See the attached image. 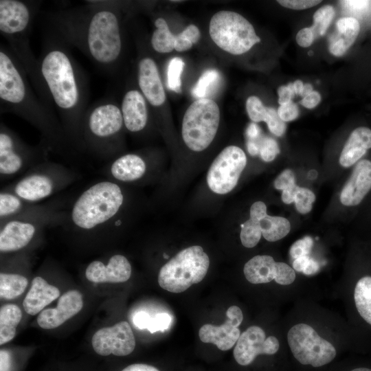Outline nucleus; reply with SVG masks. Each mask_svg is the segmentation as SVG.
I'll list each match as a JSON object with an SVG mask.
<instances>
[{"mask_svg":"<svg viewBox=\"0 0 371 371\" xmlns=\"http://www.w3.org/2000/svg\"><path fill=\"white\" fill-rule=\"evenodd\" d=\"M11 356L6 350L0 351V371H10L11 369Z\"/></svg>","mask_w":371,"mask_h":371,"instance_id":"nucleus-54","label":"nucleus"},{"mask_svg":"<svg viewBox=\"0 0 371 371\" xmlns=\"http://www.w3.org/2000/svg\"><path fill=\"white\" fill-rule=\"evenodd\" d=\"M247 164L244 151L236 146L225 148L211 164L207 175L210 189L218 194L231 192Z\"/></svg>","mask_w":371,"mask_h":371,"instance_id":"nucleus-14","label":"nucleus"},{"mask_svg":"<svg viewBox=\"0 0 371 371\" xmlns=\"http://www.w3.org/2000/svg\"><path fill=\"white\" fill-rule=\"evenodd\" d=\"M246 279L251 284L268 283L274 280L281 285H289L295 280L293 268L284 262H277L273 257L258 255L247 261L243 269Z\"/></svg>","mask_w":371,"mask_h":371,"instance_id":"nucleus-16","label":"nucleus"},{"mask_svg":"<svg viewBox=\"0 0 371 371\" xmlns=\"http://www.w3.org/2000/svg\"><path fill=\"white\" fill-rule=\"evenodd\" d=\"M370 191L371 160L362 159L354 166L349 179L344 186L340 201L345 206H357Z\"/></svg>","mask_w":371,"mask_h":371,"instance_id":"nucleus-21","label":"nucleus"},{"mask_svg":"<svg viewBox=\"0 0 371 371\" xmlns=\"http://www.w3.org/2000/svg\"><path fill=\"white\" fill-rule=\"evenodd\" d=\"M295 175L293 171L290 169H286L276 177L274 181V187L277 190H283L295 184Z\"/></svg>","mask_w":371,"mask_h":371,"instance_id":"nucleus-45","label":"nucleus"},{"mask_svg":"<svg viewBox=\"0 0 371 371\" xmlns=\"http://www.w3.org/2000/svg\"><path fill=\"white\" fill-rule=\"evenodd\" d=\"M126 204V195L120 183L106 178L98 181L67 209L62 226L85 236H108L124 226Z\"/></svg>","mask_w":371,"mask_h":371,"instance_id":"nucleus-4","label":"nucleus"},{"mask_svg":"<svg viewBox=\"0 0 371 371\" xmlns=\"http://www.w3.org/2000/svg\"><path fill=\"white\" fill-rule=\"evenodd\" d=\"M226 315L227 319L221 326L206 324L201 327L199 336L201 341L214 344L223 351L231 349L236 344L240 335L238 326L243 319L242 311L237 306H231Z\"/></svg>","mask_w":371,"mask_h":371,"instance_id":"nucleus-18","label":"nucleus"},{"mask_svg":"<svg viewBox=\"0 0 371 371\" xmlns=\"http://www.w3.org/2000/svg\"><path fill=\"white\" fill-rule=\"evenodd\" d=\"M334 16L335 10L330 5H325L317 10L313 14V25L311 27L315 36L324 35Z\"/></svg>","mask_w":371,"mask_h":371,"instance_id":"nucleus-35","label":"nucleus"},{"mask_svg":"<svg viewBox=\"0 0 371 371\" xmlns=\"http://www.w3.org/2000/svg\"><path fill=\"white\" fill-rule=\"evenodd\" d=\"M69 47L47 27L38 58V71L49 108L58 117L74 152L82 153H85L82 122L89 107V86Z\"/></svg>","mask_w":371,"mask_h":371,"instance_id":"nucleus-1","label":"nucleus"},{"mask_svg":"<svg viewBox=\"0 0 371 371\" xmlns=\"http://www.w3.org/2000/svg\"><path fill=\"white\" fill-rule=\"evenodd\" d=\"M65 201L54 200L38 205L27 213L0 222V251H19L47 227L62 225L67 214Z\"/></svg>","mask_w":371,"mask_h":371,"instance_id":"nucleus-7","label":"nucleus"},{"mask_svg":"<svg viewBox=\"0 0 371 371\" xmlns=\"http://www.w3.org/2000/svg\"><path fill=\"white\" fill-rule=\"evenodd\" d=\"M277 112L280 118L284 122H290L294 120L299 115L298 106L292 101L286 104L280 105Z\"/></svg>","mask_w":371,"mask_h":371,"instance_id":"nucleus-43","label":"nucleus"},{"mask_svg":"<svg viewBox=\"0 0 371 371\" xmlns=\"http://www.w3.org/2000/svg\"><path fill=\"white\" fill-rule=\"evenodd\" d=\"M287 340L293 357L303 365L321 367L331 362L336 349L311 326L297 324L289 330Z\"/></svg>","mask_w":371,"mask_h":371,"instance_id":"nucleus-13","label":"nucleus"},{"mask_svg":"<svg viewBox=\"0 0 371 371\" xmlns=\"http://www.w3.org/2000/svg\"><path fill=\"white\" fill-rule=\"evenodd\" d=\"M315 38L311 27H304L299 30L296 34V42L302 47H307L312 45Z\"/></svg>","mask_w":371,"mask_h":371,"instance_id":"nucleus-46","label":"nucleus"},{"mask_svg":"<svg viewBox=\"0 0 371 371\" xmlns=\"http://www.w3.org/2000/svg\"><path fill=\"white\" fill-rule=\"evenodd\" d=\"M124 124L120 106L105 98L89 106L82 122L85 152L102 160L120 156Z\"/></svg>","mask_w":371,"mask_h":371,"instance_id":"nucleus-6","label":"nucleus"},{"mask_svg":"<svg viewBox=\"0 0 371 371\" xmlns=\"http://www.w3.org/2000/svg\"><path fill=\"white\" fill-rule=\"evenodd\" d=\"M122 371H159L157 368L144 363L131 364Z\"/></svg>","mask_w":371,"mask_h":371,"instance_id":"nucleus-55","label":"nucleus"},{"mask_svg":"<svg viewBox=\"0 0 371 371\" xmlns=\"http://www.w3.org/2000/svg\"><path fill=\"white\" fill-rule=\"evenodd\" d=\"M315 200V195L311 190L300 187L294 201L296 210L301 214L308 213Z\"/></svg>","mask_w":371,"mask_h":371,"instance_id":"nucleus-38","label":"nucleus"},{"mask_svg":"<svg viewBox=\"0 0 371 371\" xmlns=\"http://www.w3.org/2000/svg\"><path fill=\"white\" fill-rule=\"evenodd\" d=\"M41 4L39 1L1 0L0 32L24 68L37 95L49 108L38 71V58L30 45L31 28Z\"/></svg>","mask_w":371,"mask_h":371,"instance_id":"nucleus-5","label":"nucleus"},{"mask_svg":"<svg viewBox=\"0 0 371 371\" xmlns=\"http://www.w3.org/2000/svg\"><path fill=\"white\" fill-rule=\"evenodd\" d=\"M321 102V95L316 91H313L309 94L303 97L300 101L301 104L307 109L316 107Z\"/></svg>","mask_w":371,"mask_h":371,"instance_id":"nucleus-49","label":"nucleus"},{"mask_svg":"<svg viewBox=\"0 0 371 371\" xmlns=\"http://www.w3.org/2000/svg\"><path fill=\"white\" fill-rule=\"evenodd\" d=\"M151 319V316L145 311H139L133 316V324L139 329H147Z\"/></svg>","mask_w":371,"mask_h":371,"instance_id":"nucleus-48","label":"nucleus"},{"mask_svg":"<svg viewBox=\"0 0 371 371\" xmlns=\"http://www.w3.org/2000/svg\"><path fill=\"white\" fill-rule=\"evenodd\" d=\"M269 130L276 136H282L285 132L286 124L278 116L277 111L271 107H268L267 118L265 121Z\"/></svg>","mask_w":371,"mask_h":371,"instance_id":"nucleus-40","label":"nucleus"},{"mask_svg":"<svg viewBox=\"0 0 371 371\" xmlns=\"http://www.w3.org/2000/svg\"><path fill=\"white\" fill-rule=\"evenodd\" d=\"M246 135L248 139H259L260 138V128L256 123H251L247 128Z\"/></svg>","mask_w":371,"mask_h":371,"instance_id":"nucleus-56","label":"nucleus"},{"mask_svg":"<svg viewBox=\"0 0 371 371\" xmlns=\"http://www.w3.org/2000/svg\"><path fill=\"white\" fill-rule=\"evenodd\" d=\"M91 344L94 351L101 356L113 354L122 357L133 351L135 339L129 324L122 321L96 331L92 337Z\"/></svg>","mask_w":371,"mask_h":371,"instance_id":"nucleus-15","label":"nucleus"},{"mask_svg":"<svg viewBox=\"0 0 371 371\" xmlns=\"http://www.w3.org/2000/svg\"><path fill=\"white\" fill-rule=\"evenodd\" d=\"M267 214V206L262 201H256L251 206L250 218L259 221Z\"/></svg>","mask_w":371,"mask_h":371,"instance_id":"nucleus-50","label":"nucleus"},{"mask_svg":"<svg viewBox=\"0 0 371 371\" xmlns=\"http://www.w3.org/2000/svg\"><path fill=\"white\" fill-rule=\"evenodd\" d=\"M319 266L317 262H316L314 259L310 258L302 273L306 276L313 275L319 271Z\"/></svg>","mask_w":371,"mask_h":371,"instance_id":"nucleus-58","label":"nucleus"},{"mask_svg":"<svg viewBox=\"0 0 371 371\" xmlns=\"http://www.w3.org/2000/svg\"><path fill=\"white\" fill-rule=\"evenodd\" d=\"M279 347L280 344L276 337L269 336L266 338L262 328L252 326L240 334L233 355L238 364L248 366L258 355H274Z\"/></svg>","mask_w":371,"mask_h":371,"instance_id":"nucleus-17","label":"nucleus"},{"mask_svg":"<svg viewBox=\"0 0 371 371\" xmlns=\"http://www.w3.org/2000/svg\"><path fill=\"white\" fill-rule=\"evenodd\" d=\"M313 91V87L311 84H305L304 86V89L302 93V97L306 96Z\"/></svg>","mask_w":371,"mask_h":371,"instance_id":"nucleus-62","label":"nucleus"},{"mask_svg":"<svg viewBox=\"0 0 371 371\" xmlns=\"http://www.w3.org/2000/svg\"><path fill=\"white\" fill-rule=\"evenodd\" d=\"M82 306V294L77 290L67 291L60 297L56 308H47L40 313L37 323L44 329L57 328L78 313Z\"/></svg>","mask_w":371,"mask_h":371,"instance_id":"nucleus-22","label":"nucleus"},{"mask_svg":"<svg viewBox=\"0 0 371 371\" xmlns=\"http://www.w3.org/2000/svg\"><path fill=\"white\" fill-rule=\"evenodd\" d=\"M137 84L147 102L154 107L163 105L166 93L155 60L149 56L142 57L137 65Z\"/></svg>","mask_w":371,"mask_h":371,"instance_id":"nucleus-23","label":"nucleus"},{"mask_svg":"<svg viewBox=\"0 0 371 371\" xmlns=\"http://www.w3.org/2000/svg\"><path fill=\"white\" fill-rule=\"evenodd\" d=\"M304 84L300 80H297L293 82V87L295 95H302Z\"/></svg>","mask_w":371,"mask_h":371,"instance_id":"nucleus-61","label":"nucleus"},{"mask_svg":"<svg viewBox=\"0 0 371 371\" xmlns=\"http://www.w3.org/2000/svg\"><path fill=\"white\" fill-rule=\"evenodd\" d=\"M172 317L166 313H160L151 317L147 330L150 333L157 331L164 332L168 330L171 324Z\"/></svg>","mask_w":371,"mask_h":371,"instance_id":"nucleus-42","label":"nucleus"},{"mask_svg":"<svg viewBox=\"0 0 371 371\" xmlns=\"http://www.w3.org/2000/svg\"><path fill=\"white\" fill-rule=\"evenodd\" d=\"M148 172V164L142 155L127 153L107 162L102 174L117 183H133L142 179Z\"/></svg>","mask_w":371,"mask_h":371,"instance_id":"nucleus-20","label":"nucleus"},{"mask_svg":"<svg viewBox=\"0 0 371 371\" xmlns=\"http://www.w3.org/2000/svg\"><path fill=\"white\" fill-rule=\"evenodd\" d=\"M210 258L199 245L188 247L161 267L158 275L159 286L172 293H181L205 278Z\"/></svg>","mask_w":371,"mask_h":371,"instance_id":"nucleus-9","label":"nucleus"},{"mask_svg":"<svg viewBox=\"0 0 371 371\" xmlns=\"http://www.w3.org/2000/svg\"><path fill=\"white\" fill-rule=\"evenodd\" d=\"M209 33L219 48L234 55L248 52L260 41L253 25L241 14L232 11L215 13L210 21Z\"/></svg>","mask_w":371,"mask_h":371,"instance_id":"nucleus-11","label":"nucleus"},{"mask_svg":"<svg viewBox=\"0 0 371 371\" xmlns=\"http://www.w3.org/2000/svg\"><path fill=\"white\" fill-rule=\"evenodd\" d=\"M246 110L249 118L254 122H265L267 118L268 107H266L256 96L252 95L247 98Z\"/></svg>","mask_w":371,"mask_h":371,"instance_id":"nucleus-37","label":"nucleus"},{"mask_svg":"<svg viewBox=\"0 0 371 371\" xmlns=\"http://www.w3.org/2000/svg\"><path fill=\"white\" fill-rule=\"evenodd\" d=\"M280 153L277 142L269 137L261 138L260 141L259 154L262 159L266 162L273 161Z\"/></svg>","mask_w":371,"mask_h":371,"instance_id":"nucleus-39","label":"nucleus"},{"mask_svg":"<svg viewBox=\"0 0 371 371\" xmlns=\"http://www.w3.org/2000/svg\"><path fill=\"white\" fill-rule=\"evenodd\" d=\"M278 103L282 105L292 101L295 93L293 87V83L287 85H282L278 89Z\"/></svg>","mask_w":371,"mask_h":371,"instance_id":"nucleus-47","label":"nucleus"},{"mask_svg":"<svg viewBox=\"0 0 371 371\" xmlns=\"http://www.w3.org/2000/svg\"><path fill=\"white\" fill-rule=\"evenodd\" d=\"M29 78L9 47H0V112L21 117L41 135L49 152L63 156L75 153L57 115L35 94Z\"/></svg>","mask_w":371,"mask_h":371,"instance_id":"nucleus-3","label":"nucleus"},{"mask_svg":"<svg viewBox=\"0 0 371 371\" xmlns=\"http://www.w3.org/2000/svg\"><path fill=\"white\" fill-rule=\"evenodd\" d=\"M28 284L27 278L19 273H0V296L6 300H12L21 295Z\"/></svg>","mask_w":371,"mask_h":371,"instance_id":"nucleus-32","label":"nucleus"},{"mask_svg":"<svg viewBox=\"0 0 371 371\" xmlns=\"http://www.w3.org/2000/svg\"><path fill=\"white\" fill-rule=\"evenodd\" d=\"M371 148V129L366 126L355 128L350 134L339 157L344 168L355 166Z\"/></svg>","mask_w":371,"mask_h":371,"instance_id":"nucleus-26","label":"nucleus"},{"mask_svg":"<svg viewBox=\"0 0 371 371\" xmlns=\"http://www.w3.org/2000/svg\"><path fill=\"white\" fill-rule=\"evenodd\" d=\"M22 318L20 308L14 304H7L0 309V344L11 341L15 336L16 327Z\"/></svg>","mask_w":371,"mask_h":371,"instance_id":"nucleus-29","label":"nucleus"},{"mask_svg":"<svg viewBox=\"0 0 371 371\" xmlns=\"http://www.w3.org/2000/svg\"><path fill=\"white\" fill-rule=\"evenodd\" d=\"M49 150L39 142L31 146L3 122L0 124V179L22 176L37 164L48 160Z\"/></svg>","mask_w":371,"mask_h":371,"instance_id":"nucleus-10","label":"nucleus"},{"mask_svg":"<svg viewBox=\"0 0 371 371\" xmlns=\"http://www.w3.org/2000/svg\"><path fill=\"white\" fill-rule=\"evenodd\" d=\"M313 245V238L306 236L295 241L290 248V255L295 260L309 254Z\"/></svg>","mask_w":371,"mask_h":371,"instance_id":"nucleus-41","label":"nucleus"},{"mask_svg":"<svg viewBox=\"0 0 371 371\" xmlns=\"http://www.w3.org/2000/svg\"><path fill=\"white\" fill-rule=\"evenodd\" d=\"M184 65L183 60L179 57L172 58L170 60L167 69V87L171 91L181 92V76Z\"/></svg>","mask_w":371,"mask_h":371,"instance_id":"nucleus-36","label":"nucleus"},{"mask_svg":"<svg viewBox=\"0 0 371 371\" xmlns=\"http://www.w3.org/2000/svg\"><path fill=\"white\" fill-rule=\"evenodd\" d=\"M219 122V107L214 100H195L183 115L181 134L184 143L193 151H203L214 139Z\"/></svg>","mask_w":371,"mask_h":371,"instance_id":"nucleus-12","label":"nucleus"},{"mask_svg":"<svg viewBox=\"0 0 371 371\" xmlns=\"http://www.w3.org/2000/svg\"><path fill=\"white\" fill-rule=\"evenodd\" d=\"M38 204L23 200L3 188L0 192V222L27 213Z\"/></svg>","mask_w":371,"mask_h":371,"instance_id":"nucleus-28","label":"nucleus"},{"mask_svg":"<svg viewBox=\"0 0 371 371\" xmlns=\"http://www.w3.org/2000/svg\"><path fill=\"white\" fill-rule=\"evenodd\" d=\"M132 268L130 262L123 255L114 254L106 262L96 260L85 269L86 278L95 283H120L131 278Z\"/></svg>","mask_w":371,"mask_h":371,"instance_id":"nucleus-19","label":"nucleus"},{"mask_svg":"<svg viewBox=\"0 0 371 371\" xmlns=\"http://www.w3.org/2000/svg\"><path fill=\"white\" fill-rule=\"evenodd\" d=\"M87 2L83 6L46 13L45 21L48 28L108 75L123 52L120 13L113 1Z\"/></svg>","mask_w":371,"mask_h":371,"instance_id":"nucleus-2","label":"nucleus"},{"mask_svg":"<svg viewBox=\"0 0 371 371\" xmlns=\"http://www.w3.org/2000/svg\"><path fill=\"white\" fill-rule=\"evenodd\" d=\"M309 259L310 257L308 256L295 259L293 262V269L298 272H302Z\"/></svg>","mask_w":371,"mask_h":371,"instance_id":"nucleus-59","label":"nucleus"},{"mask_svg":"<svg viewBox=\"0 0 371 371\" xmlns=\"http://www.w3.org/2000/svg\"><path fill=\"white\" fill-rule=\"evenodd\" d=\"M79 177L74 170L48 159L32 167L4 188L23 200L38 203L64 190Z\"/></svg>","mask_w":371,"mask_h":371,"instance_id":"nucleus-8","label":"nucleus"},{"mask_svg":"<svg viewBox=\"0 0 371 371\" xmlns=\"http://www.w3.org/2000/svg\"><path fill=\"white\" fill-rule=\"evenodd\" d=\"M125 128L134 133L144 130L148 122L147 101L140 89H129L120 106Z\"/></svg>","mask_w":371,"mask_h":371,"instance_id":"nucleus-24","label":"nucleus"},{"mask_svg":"<svg viewBox=\"0 0 371 371\" xmlns=\"http://www.w3.org/2000/svg\"><path fill=\"white\" fill-rule=\"evenodd\" d=\"M181 33L192 44L196 43L201 38L199 29L193 24L187 26Z\"/></svg>","mask_w":371,"mask_h":371,"instance_id":"nucleus-51","label":"nucleus"},{"mask_svg":"<svg viewBox=\"0 0 371 371\" xmlns=\"http://www.w3.org/2000/svg\"><path fill=\"white\" fill-rule=\"evenodd\" d=\"M219 80L220 75L217 70L212 69L206 70L192 88V95L197 100L207 98L206 96L217 85Z\"/></svg>","mask_w":371,"mask_h":371,"instance_id":"nucleus-33","label":"nucleus"},{"mask_svg":"<svg viewBox=\"0 0 371 371\" xmlns=\"http://www.w3.org/2000/svg\"><path fill=\"white\" fill-rule=\"evenodd\" d=\"M241 227L240 238L243 245L247 248L255 247L262 236L259 221L249 218Z\"/></svg>","mask_w":371,"mask_h":371,"instance_id":"nucleus-34","label":"nucleus"},{"mask_svg":"<svg viewBox=\"0 0 371 371\" xmlns=\"http://www.w3.org/2000/svg\"><path fill=\"white\" fill-rule=\"evenodd\" d=\"M350 371H371V368L367 367H359L354 368Z\"/></svg>","mask_w":371,"mask_h":371,"instance_id":"nucleus-63","label":"nucleus"},{"mask_svg":"<svg viewBox=\"0 0 371 371\" xmlns=\"http://www.w3.org/2000/svg\"><path fill=\"white\" fill-rule=\"evenodd\" d=\"M346 5L354 10H362L368 6V1H342Z\"/></svg>","mask_w":371,"mask_h":371,"instance_id":"nucleus-57","label":"nucleus"},{"mask_svg":"<svg viewBox=\"0 0 371 371\" xmlns=\"http://www.w3.org/2000/svg\"><path fill=\"white\" fill-rule=\"evenodd\" d=\"M262 236L269 242H275L286 236L291 229L289 221L282 216L267 214L259 221Z\"/></svg>","mask_w":371,"mask_h":371,"instance_id":"nucleus-31","label":"nucleus"},{"mask_svg":"<svg viewBox=\"0 0 371 371\" xmlns=\"http://www.w3.org/2000/svg\"><path fill=\"white\" fill-rule=\"evenodd\" d=\"M337 34L332 37L328 45L330 54L343 56L352 45L360 32V24L354 17L340 18L336 23Z\"/></svg>","mask_w":371,"mask_h":371,"instance_id":"nucleus-27","label":"nucleus"},{"mask_svg":"<svg viewBox=\"0 0 371 371\" xmlns=\"http://www.w3.org/2000/svg\"><path fill=\"white\" fill-rule=\"evenodd\" d=\"M192 43L186 38L181 33L176 36L175 49L177 52H185L192 47Z\"/></svg>","mask_w":371,"mask_h":371,"instance_id":"nucleus-53","label":"nucleus"},{"mask_svg":"<svg viewBox=\"0 0 371 371\" xmlns=\"http://www.w3.org/2000/svg\"><path fill=\"white\" fill-rule=\"evenodd\" d=\"M299 186L294 184L282 190V200L286 204H290L295 201V196L299 190Z\"/></svg>","mask_w":371,"mask_h":371,"instance_id":"nucleus-52","label":"nucleus"},{"mask_svg":"<svg viewBox=\"0 0 371 371\" xmlns=\"http://www.w3.org/2000/svg\"><path fill=\"white\" fill-rule=\"evenodd\" d=\"M318 0H279L278 3L283 7L292 10H305L321 3Z\"/></svg>","mask_w":371,"mask_h":371,"instance_id":"nucleus-44","label":"nucleus"},{"mask_svg":"<svg viewBox=\"0 0 371 371\" xmlns=\"http://www.w3.org/2000/svg\"><path fill=\"white\" fill-rule=\"evenodd\" d=\"M155 29L150 38L153 49L160 54L172 52L175 49L176 36L170 30L166 21L159 17L154 22Z\"/></svg>","mask_w":371,"mask_h":371,"instance_id":"nucleus-30","label":"nucleus"},{"mask_svg":"<svg viewBox=\"0 0 371 371\" xmlns=\"http://www.w3.org/2000/svg\"><path fill=\"white\" fill-rule=\"evenodd\" d=\"M260 139L261 138L257 140H247V148L249 153L251 155L255 156L259 153Z\"/></svg>","mask_w":371,"mask_h":371,"instance_id":"nucleus-60","label":"nucleus"},{"mask_svg":"<svg viewBox=\"0 0 371 371\" xmlns=\"http://www.w3.org/2000/svg\"><path fill=\"white\" fill-rule=\"evenodd\" d=\"M59 295L57 287L49 284L42 277L36 276L33 278L31 288L23 300L24 310L27 314L35 315Z\"/></svg>","mask_w":371,"mask_h":371,"instance_id":"nucleus-25","label":"nucleus"}]
</instances>
